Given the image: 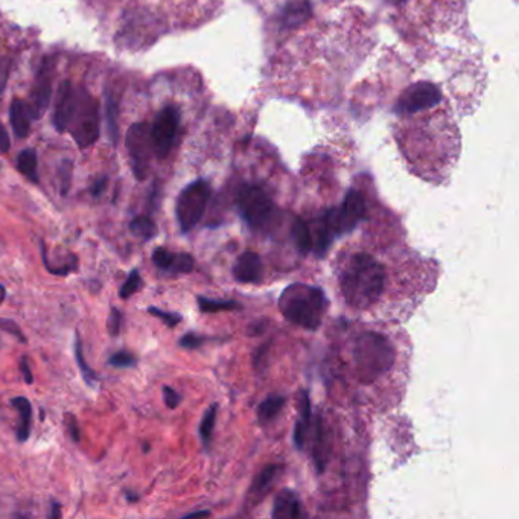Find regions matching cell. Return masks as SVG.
<instances>
[{
  "instance_id": "cell-3",
  "label": "cell",
  "mask_w": 519,
  "mask_h": 519,
  "mask_svg": "<svg viewBox=\"0 0 519 519\" xmlns=\"http://www.w3.org/2000/svg\"><path fill=\"white\" fill-rule=\"evenodd\" d=\"M394 358L396 353L392 343L381 334L364 332L355 341L353 361L358 378L364 384L378 381L393 367Z\"/></svg>"
},
{
  "instance_id": "cell-6",
  "label": "cell",
  "mask_w": 519,
  "mask_h": 519,
  "mask_svg": "<svg viewBox=\"0 0 519 519\" xmlns=\"http://www.w3.org/2000/svg\"><path fill=\"white\" fill-rule=\"evenodd\" d=\"M211 184L206 180H196L187 184L177 198L175 215L183 234L191 231L200 223L209 200H211Z\"/></svg>"
},
{
  "instance_id": "cell-13",
  "label": "cell",
  "mask_w": 519,
  "mask_h": 519,
  "mask_svg": "<svg viewBox=\"0 0 519 519\" xmlns=\"http://www.w3.org/2000/svg\"><path fill=\"white\" fill-rule=\"evenodd\" d=\"M262 274H263L262 259L255 251L250 250L242 253L234 267L235 279L241 283H258L262 279Z\"/></svg>"
},
{
  "instance_id": "cell-9",
  "label": "cell",
  "mask_w": 519,
  "mask_h": 519,
  "mask_svg": "<svg viewBox=\"0 0 519 519\" xmlns=\"http://www.w3.org/2000/svg\"><path fill=\"white\" fill-rule=\"evenodd\" d=\"M330 219L337 230V236L349 234L366 216V200L360 191L350 189L340 207L329 209Z\"/></svg>"
},
{
  "instance_id": "cell-5",
  "label": "cell",
  "mask_w": 519,
  "mask_h": 519,
  "mask_svg": "<svg viewBox=\"0 0 519 519\" xmlns=\"http://www.w3.org/2000/svg\"><path fill=\"white\" fill-rule=\"evenodd\" d=\"M239 215L251 229H262L274 215V203L268 192L258 184H241L236 192Z\"/></svg>"
},
{
  "instance_id": "cell-7",
  "label": "cell",
  "mask_w": 519,
  "mask_h": 519,
  "mask_svg": "<svg viewBox=\"0 0 519 519\" xmlns=\"http://www.w3.org/2000/svg\"><path fill=\"white\" fill-rule=\"evenodd\" d=\"M179 130H180L179 108L174 105L163 107L151 128L152 151L156 152V156L159 159H167L169 156L175 145V139L179 136Z\"/></svg>"
},
{
  "instance_id": "cell-25",
  "label": "cell",
  "mask_w": 519,
  "mask_h": 519,
  "mask_svg": "<svg viewBox=\"0 0 519 519\" xmlns=\"http://www.w3.org/2000/svg\"><path fill=\"white\" fill-rule=\"evenodd\" d=\"M216 405H212L209 410L204 413L201 424H200V437L203 440L204 446L207 448L211 445V439H212V433L215 428V422H216Z\"/></svg>"
},
{
  "instance_id": "cell-26",
  "label": "cell",
  "mask_w": 519,
  "mask_h": 519,
  "mask_svg": "<svg viewBox=\"0 0 519 519\" xmlns=\"http://www.w3.org/2000/svg\"><path fill=\"white\" fill-rule=\"evenodd\" d=\"M140 288H142L140 273H139V270H132L128 278H127V281L122 283V286H120V290H119L120 299H124V300L130 299L131 295H135L136 293H139Z\"/></svg>"
},
{
  "instance_id": "cell-16",
  "label": "cell",
  "mask_w": 519,
  "mask_h": 519,
  "mask_svg": "<svg viewBox=\"0 0 519 519\" xmlns=\"http://www.w3.org/2000/svg\"><path fill=\"white\" fill-rule=\"evenodd\" d=\"M11 405H13L20 417V422L16 426V436L19 441H26L29 439L31 434V426H32V405L29 402V399H26L25 396H17L11 401Z\"/></svg>"
},
{
  "instance_id": "cell-41",
  "label": "cell",
  "mask_w": 519,
  "mask_h": 519,
  "mask_svg": "<svg viewBox=\"0 0 519 519\" xmlns=\"http://www.w3.org/2000/svg\"><path fill=\"white\" fill-rule=\"evenodd\" d=\"M53 512L51 513V518H60L61 516V512H60V505L58 504H53Z\"/></svg>"
},
{
  "instance_id": "cell-36",
  "label": "cell",
  "mask_w": 519,
  "mask_h": 519,
  "mask_svg": "<svg viewBox=\"0 0 519 519\" xmlns=\"http://www.w3.org/2000/svg\"><path fill=\"white\" fill-rule=\"evenodd\" d=\"M65 425H68V429L69 433L72 436V440L73 441H80L81 439V433H80V426H78V421H76V417L72 416V414H68L65 416Z\"/></svg>"
},
{
  "instance_id": "cell-22",
  "label": "cell",
  "mask_w": 519,
  "mask_h": 519,
  "mask_svg": "<svg viewBox=\"0 0 519 519\" xmlns=\"http://www.w3.org/2000/svg\"><path fill=\"white\" fill-rule=\"evenodd\" d=\"M130 231L135 236L142 238L143 241H150L154 236H157V224L148 216V215H139L131 219Z\"/></svg>"
},
{
  "instance_id": "cell-20",
  "label": "cell",
  "mask_w": 519,
  "mask_h": 519,
  "mask_svg": "<svg viewBox=\"0 0 519 519\" xmlns=\"http://www.w3.org/2000/svg\"><path fill=\"white\" fill-rule=\"evenodd\" d=\"M291 235H293L297 250H299L302 255H308V253L313 250L314 242H313L311 229H309V226L305 223L303 219H300V218L294 219Z\"/></svg>"
},
{
  "instance_id": "cell-19",
  "label": "cell",
  "mask_w": 519,
  "mask_h": 519,
  "mask_svg": "<svg viewBox=\"0 0 519 519\" xmlns=\"http://www.w3.org/2000/svg\"><path fill=\"white\" fill-rule=\"evenodd\" d=\"M285 405V397L279 394H271L267 399L262 401L258 407V419L259 422L267 425L271 424L278 417Z\"/></svg>"
},
{
  "instance_id": "cell-2",
  "label": "cell",
  "mask_w": 519,
  "mask_h": 519,
  "mask_svg": "<svg viewBox=\"0 0 519 519\" xmlns=\"http://www.w3.org/2000/svg\"><path fill=\"white\" fill-rule=\"evenodd\" d=\"M327 300L323 290L303 283L286 286L279 299L282 315L300 327L315 330L323 322Z\"/></svg>"
},
{
  "instance_id": "cell-14",
  "label": "cell",
  "mask_w": 519,
  "mask_h": 519,
  "mask_svg": "<svg viewBox=\"0 0 519 519\" xmlns=\"http://www.w3.org/2000/svg\"><path fill=\"white\" fill-rule=\"evenodd\" d=\"M273 518L276 519H297L302 516L300 501L291 491H282L276 495Z\"/></svg>"
},
{
  "instance_id": "cell-11",
  "label": "cell",
  "mask_w": 519,
  "mask_h": 519,
  "mask_svg": "<svg viewBox=\"0 0 519 519\" xmlns=\"http://www.w3.org/2000/svg\"><path fill=\"white\" fill-rule=\"evenodd\" d=\"M152 262L159 270L169 274L191 273L195 265V261L189 253H172L164 247H157L154 250Z\"/></svg>"
},
{
  "instance_id": "cell-1",
  "label": "cell",
  "mask_w": 519,
  "mask_h": 519,
  "mask_svg": "<svg viewBox=\"0 0 519 519\" xmlns=\"http://www.w3.org/2000/svg\"><path fill=\"white\" fill-rule=\"evenodd\" d=\"M385 270L367 253L350 256L340 276V286L346 302L355 309H369L385 290Z\"/></svg>"
},
{
  "instance_id": "cell-30",
  "label": "cell",
  "mask_w": 519,
  "mask_h": 519,
  "mask_svg": "<svg viewBox=\"0 0 519 519\" xmlns=\"http://www.w3.org/2000/svg\"><path fill=\"white\" fill-rule=\"evenodd\" d=\"M148 313L154 317L160 318L162 322L169 326V327H175L177 325H179L182 322V315L177 314V313H169V311H163V309L160 308H156V306H151L148 308Z\"/></svg>"
},
{
  "instance_id": "cell-10",
  "label": "cell",
  "mask_w": 519,
  "mask_h": 519,
  "mask_svg": "<svg viewBox=\"0 0 519 519\" xmlns=\"http://www.w3.org/2000/svg\"><path fill=\"white\" fill-rule=\"evenodd\" d=\"M52 93V76H51V64L48 60L41 63V68L37 73V80L31 93V116L32 119H40L49 107Z\"/></svg>"
},
{
  "instance_id": "cell-38",
  "label": "cell",
  "mask_w": 519,
  "mask_h": 519,
  "mask_svg": "<svg viewBox=\"0 0 519 519\" xmlns=\"http://www.w3.org/2000/svg\"><path fill=\"white\" fill-rule=\"evenodd\" d=\"M107 183H108L107 177H101V179H98V180L93 183L92 189H90L92 195H93V196H101V195H103V192L105 191Z\"/></svg>"
},
{
  "instance_id": "cell-39",
  "label": "cell",
  "mask_w": 519,
  "mask_h": 519,
  "mask_svg": "<svg viewBox=\"0 0 519 519\" xmlns=\"http://www.w3.org/2000/svg\"><path fill=\"white\" fill-rule=\"evenodd\" d=\"M9 147H11V140H9L8 132H6L5 127L0 124V152H4V154L8 152Z\"/></svg>"
},
{
  "instance_id": "cell-8",
  "label": "cell",
  "mask_w": 519,
  "mask_h": 519,
  "mask_svg": "<svg viewBox=\"0 0 519 519\" xmlns=\"http://www.w3.org/2000/svg\"><path fill=\"white\" fill-rule=\"evenodd\" d=\"M125 143L131 159L132 174L139 182L147 179L152 151L151 128L145 122L132 124L127 132Z\"/></svg>"
},
{
  "instance_id": "cell-31",
  "label": "cell",
  "mask_w": 519,
  "mask_h": 519,
  "mask_svg": "<svg viewBox=\"0 0 519 519\" xmlns=\"http://www.w3.org/2000/svg\"><path fill=\"white\" fill-rule=\"evenodd\" d=\"M299 414H300V419L299 421H302L303 424L309 425V422L313 421V416H311V401H309V394L308 392H302L300 393V401H299Z\"/></svg>"
},
{
  "instance_id": "cell-37",
  "label": "cell",
  "mask_w": 519,
  "mask_h": 519,
  "mask_svg": "<svg viewBox=\"0 0 519 519\" xmlns=\"http://www.w3.org/2000/svg\"><path fill=\"white\" fill-rule=\"evenodd\" d=\"M20 372H21V374H23V379L26 384L34 382V377H32V370H31L29 361L26 357H21V360H20Z\"/></svg>"
},
{
  "instance_id": "cell-33",
  "label": "cell",
  "mask_w": 519,
  "mask_h": 519,
  "mask_svg": "<svg viewBox=\"0 0 519 519\" xmlns=\"http://www.w3.org/2000/svg\"><path fill=\"white\" fill-rule=\"evenodd\" d=\"M163 399H164V404H167L168 408H171V410H174V408H177L180 405L182 402V396L179 392H175L172 387H163Z\"/></svg>"
},
{
  "instance_id": "cell-21",
  "label": "cell",
  "mask_w": 519,
  "mask_h": 519,
  "mask_svg": "<svg viewBox=\"0 0 519 519\" xmlns=\"http://www.w3.org/2000/svg\"><path fill=\"white\" fill-rule=\"evenodd\" d=\"M17 169L32 183H38L37 152L34 150H23L17 157Z\"/></svg>"
},
{
  "instance_id": "cell-18",
  "label": "cell",
  "mask_w": 519,
  "mask_h": 519,
  "mask_svg": "<svg viewBox=\"0 0 519 519\" xmlns=\"http://www.w3.org/2000/svg\"><path fill=\"white\" fill-rule=\"evenodd\" d=\"M281 472H282V468L279 465L265 466L261 471L259 476L256 477L255 483H253L251 489H250V495L253 496V498H261V496H265V493L271 489L274 481L278 480V477L281 476Z\"/></svg>"
},
{
  "instance_id": "cell-4",
  "label": "cell",
  "mask_w": 519,
  "mask_h": 519,
  "mask_svg": "<svg viewBox=\"0 0 519 519\" xmlns=\"http://www.w3.org/2000/svg\"><path fill=\"white\" fill-rule=\"evenodd\" d=\"M68 130L80 148L95 145L99 137V103L85 88L75 90V108Z\"/></svg>"
},
{
  "instance_id": "cell-17",
  "label": "cell",
  "mask_w": 519,
  "mask_h": 519,
  "mask_svg": "<svg viewBox=\"0 0 519 519\" xmlns=\"http://www.w3.org/2000/svg\"><path fill=\"white\" fill-rule=\"evenodd\" d=\"M313 457L314 465L318 473H322L326 468V457H327V444H326V433L322 419H317L315 428H314V440H313Z\"/></svg>"
},
{
  "instance_id": "cell-35",
  "label": "cell",
  "mask_w": 519,
  "mask_h": 519,
  "mask_svg": "<svg viewBox=\"0 0 519 519\" xmlns=\"http://www.w3.org/2000/svg\"><path fill=\"white\" fill-rule=\"evenodd\" d=\"M70 177H72V163L65 162L61 168V194L65 195L70 187Z\"/></svg>"
},
{
  "instance_id": "cell-15",
  "label": "cell",
  "mask_w": 519,
  "mask_h": 519,
  "mask_svg": "<svg viewBox=\"0 0 519 519\" xmlns=\"http://www.w3.org/2000/svg\"><path fill=\"white\" fill-rule=\"evenodd\" d=\"M31 110L29 105L21 101V99H14L13 104H11V110H9V120L11 125H13V130L16 132V136L23 139L29 135L31 131Z\"/></svg>"
},
{
  "instance_id": "cell-28",
  "label": "cell",
  "mask_w": 519,
  "mask_h": 519,
  "mask_svg": "<svg viewBox=\"0 0 519 519\" xmlns=\"http://www.w3.org/2000/svg\"><path fill=\"white\" fill-rule=\"evenodd\" d=\"M108 362H110V366H113L116 369H128V367L136 366L137 358L128 350H119L110 357Z\"/></svg>"
},
{
  "instance_id": "cell-12",
  "label": "cell",
  "mask_w": 519,
  "mask_h": 519,
  "mask_svg": "<svg viewBox=\"0 0 519 519\" xmlns=\"http://www.w3.org/2000/svg\"><path fill=\"white\" fill-rule=\"evenodd\" d=\"M73 108H75V88L69 81H64L60 85L53 113V127L58 131L68 130Z\"/></svg>"
},
{
  "instance_id": "cell-42",
  "label": "cell",
  "mask_w": 519,
  "mask_h": 519,
  "mask_svg": "<svg viewBox=\"0 0 519 519\" xmlns=\"http://www.w3.org/2000/svg\"><path fill=\"white\" fill-rule=\"evenodd\" d=\"M211 513L206 512V510H201V512H192V513H187L186 516L187 518H195V516H209Z\"/></svg>"
},
{
  "instance_id": "cell-43",
  "label": "cell",
  "mask_w": 519,
  "mask_h": 519,
  "mask_svg": "<svg viewBox=\"0 0 519 519\" xmlns=\"http://www.w3.org/2000/svg\"><path fill=\"white\" fill-rule=\"evenodd\" d=\"M5 295H6V293H5V286H4V285H0V305L4 303V300H5Z\"/></svg>"
},
{
  "instance_id": "cell-24",
  "label": "cell",
  "mask_w": 519,
  "mask_h": 519,
  "mask_svg": "<svg viewBox=\"0 0 519 519\" xmlns=\"http://www.w3.org/2000/svg\"><path fill=\"white\" fill-rule=\"evenodd\" d=\"M198 308L204 314H214L219 311H230V309H239L241 306L234 300H214L207 297H198Z\"/></svg>"
},
{
  "instance_id": "cell-34",
  "label": "cell",
  "mask_w": 519,
  "mask_h": 519,
  "mask_svg": "<svg viewBox=\"0 0 519 519\" xmlns=\"http://www.w3.org/2000/svg\"><path fill=\"white\" fill-rule=\"evenodd\" d=\"M206 341L204 337L195 335V334H186L180 340V346L184 349H198Z\"/></svg>"
},
{
  "instance_id": "cell-27",
  "label": "cell",
  "mask_w": 519,
  "mask_h": 519,
  "mask_svg": "<svg viewBox=\"0 0 519 519\" xmlns=\"http://www.w3.org/2000/svg\"><path fill=\"white\" fill-rule=\"evenodd\" d=\"M107 124H108V132H110V140L113 143L117 142L119 130H117V104L115 99L107 95Z\"/></svg>"
},
{
  "instance_id": "cell-32",
  "label": "cell",
  "mask_w": 519,
  "mask_h": 519,
  "mask_svg": "<svg viewBox=\"0 0 519 519\" xmlns=\"http://www.w3.org/2000/svg\"><path fill=\"white\" fill-rule=\"evenodd\" d=\"M0 329H4L5 332H8L9 335L16 337L19 341H21V343H25V341H26L23 332H21V329L19 327V325L16 322H13V320L0 318Z\"/></svg>"
},
{
  "instance_id": "cell-40",
  "label": "cell",
  "mask_w": 519,
  "mask_h": 519,
  "mask_svg": "<svg viewBox=\"0 0 519 519\" xmlns=\"http://www.w3.org/2000/svg\"><path fill=\"white\" fill-rule=\"evenodd\" d=\"M8 72H9V63L0 60V92L5 88V84L8 80Z\"/></svg>"
},
{
  "instance_id": "cell-23",
  "label": "cell",
  "mask_w": 519,
  "mask_h": 519,
  "mask_svg": "<svg viewBox=\"0 0 519 519\" xmlns=\"http://www.w3.org/2000/svg\"><path fill=\"white\" fill-rule=\"evenodd\" d=\"M75 360H76V364H78V369L83 374L85 384L88 385V387H93V385L98 382V377H96L95 370L88 366L84 358L83 345H81V340L78 335H76V340H75Z\"/></svg>"
},
{
  "instance_id": "cell-29",
  "label": "cell",
  "mask_w": 519,
  "mask_h": 519,
  "mask_svg": "<svg viewBox=\"0 0 519 519\" xmlns=\"http://www.w3.org/2000/svg\"><path fill=\"white\" fill-rule=\"evenodd\" d=\"M122 325H124V314L120 313V309H117V308L110 309L108 320H107L108 334L112 337H119L120 330H122Z\"/></svg>"
}]
</instances>
